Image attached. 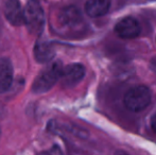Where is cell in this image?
<instances>
[{
  "label": "cell",
  "mask_w": 156,
  "mask_h": 155,
  "mask_svg": "<svg viewBox=\"0 0 156 155\" xmlns=\"http://www.w3.org/2000/svg\"><path fill=\"white\" fill-rule=\"evenodd\" d=\"M2 112H3V108H2V106L0 105V117H1V115H2Z\"/></svg>",
  "instance_id": "13"
},
{
  "label": "cell",
  "mask_w": 156,
  "mask_h": 155,
  "mask_svg": "<svg viewBox=\"0 0 156 155\" xmlns=\"http://www.w3.org/2000/svg\"><path fill=\"white\" fill-rule=\"evenodd\" d=\"M109 6L111 0H87L85 11L90 17H100L108 12Z\"/></svg>",
  "instance_id": "8"
},
{
  "label": "cell",
  "mask_w": 156,
  "mask_h": 155,
  "mask_svg": "<svg viewBox=\"0 0 156 155\" xmlns=\"http://www.w3.org/2000/svg\"><path fill=\"white\" fill-rule=\"evenodd\" d=\"M151 101V93L144 85L133 87L124 96L123 103L125 107L134 113L141 112L149 105Z\"/></svg>",
  "instance_id": "3"
},
{
  "label": "cell",
  "mask_w": 156,
  "mask_h": 155,
  "mask_svg": "<svg viewBox=\"0 0 156 155\" xmlns=\"http://www.w3.org/2000/svg\"><path fill=\"white\" fill-rule=\"evenodd\" d=\"M23 12H25L23 23L27 26L28 31L32 35H39L43 32L45 25V14L41 4L35 0H30Z\"/></svg>",
  "instance_id": "2"
},
{
  "label": "cell",
  "mask_w": 156,
  "mask_h": 155,
  "mask_svg": "<svg viewBox=\"0 0 156 155\" xmlns=\"http://www.w3.org/2000/svg\"><path fill=\"white\" fill-rule=\"evenodd\" d=\"M81 19H82V17H81L79 10H76V8H72V6L64 9L60 14V23L64 26H69V27L76 26L80 23Z\"/></svg>",
  "instance_id": "10"
},
{
  "label": "cell",
  "mask_w": 156,
  "mask_h": 155,
  "mask_svg": "<svg viewBox=\"0 0 156 155\" xmlns=\"http://www.w3.org/2000/svg\"><path fill=\"white\" fill-rule=\"evenodd\" d=\"M13 81V67L9 58H0V93H3L11 87Z\"/></svg>",
  "instance_id": "7"
},
{
  "label": "cell",
  "mask_w": 156,
  "mask_h": 155,
  "mask_svg": "<svg viewBox=\"0 0 156 155\" xmlns=\"http://www.w3.org/2000/svg\"><path fill=\"white\" fill-rule=\"evenodd\" d=\"M150 67H151V69H152V70L156 73V56H154V58H153L152 60H151Z\"/></svg>",
  "instance_id": "11"
},
{
  "label": "cell",
  "mask_w": 156,
  "mask_h": 155,
  "mask_svg": "<svg viewBox=\"0 0 156 155\" xmlns=\"http://www.w3.org/2000/svg\"><path fill=\"white\" fill-rule=\"evenodd\" d=\"M140 25L133 17H125L115 26V32L121 38H135L140 34Z\"/></svg>",
  "instance_id": "6"
},
{
  "label": "cell",
  "mask_w": 156,
  "mask_h": 155,
  "mask_svg": "<svg viewBox=\"0 0 156 155\" xmlns=\"http://www.w3.org/2000/svg\"><path fill=\"white\" fill-rule=\"evenodd\" d=\"M85 68L81 64H70L63 68L61 79L65 87H74L83 80Z\"/></svg>",
  "instance_id": "4"
},
{
  "label": "cell",
  "mask_w": 156,
  "mask_h": 155,
  "mask_svg": "<svg viewBox=\"0 0 156 155\" xmlns=\"http://www.w3.org/2000/svg\"><path fill=\"white\" fill-rule=\"evenodd\" d=\"M3 11L5 18L13 26L23 25L25 12L19 0H4Z\"/></svg>",
  "instance_id": "5"
},
{
  "label": "cell",
  "mask_w": 156,
  "mask_h": 155,
  "mask_svg": "<svg viewBox=\"0 0 156 155\" xmlns=\"http://www.w3.org/2000/svg\"><path fill=\"white\" fill-rule=\"evenodd\" d=\"M34 56L37 62L48 63L54 58V49L47 41H37L34 47Z\"/></svg>",
  "instance_id": "9"
},
{
  "label": "cell",
  "mask_w": 156,
  "mask_h": 155,
  "mask_svg": "<svg viewBox=\"0 0 156 155\" xmlns=\"http://www.w3.org/2000/svg\"><path fill=\"white\" fill-rule=\"evenodd\" d=\"M62 70L63 66L60 62L50 63L36 78L33 83L32 90L36 93H44L51 89L58 79H61Z\"/></svg>",
  "instance_id": "1"
},
{
  "label": "cell",
  "mask_w": 156,
  "mask_h": 155,
  "mask_svg": "<svg viewBox=\"0 0 156 155\" xmlns=\"http://www.w3.org/2000/svg\"><path fill=\"white\" fill-rule=\"evenodd\" d=\"M151 126H152L153 131L156 133V115L155 116H153L152 120H151Z\"/></svg>",
  "instance_id": "12"
}]
</instances>
